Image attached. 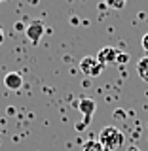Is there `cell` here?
I'll return each instance as SVG.
<instances>
[{"instance_id": "cell-14", "label": "cell", "mask_w": 148, "mask_h": 151, "mask_svg": "<svg viewBox=\"0 0 148 151\" xmlns=\"http://www.w3.org/2000/svg\"><path fill=\"white\" fill-rule=\"evenodd\" d=\"M127 151H141V149H139V147H137V145H131V147H129V149H127Z\"/></svg>"}, {"instance_id": "cell-7", "label": "cell", "mask_w": 148, "mask_h": 151, "mask_svg": "<svg viewBox=\"0 0 148 151\" xmlns=\"http://www.w3.org/2000/svg\"><path fill=\"white\" fill-rule=\"evenodd\" d=\"M82 151H106V149L101 145V142H99V140H87L84 144Z\"/></svg>"}, {"instance_id": "cell-5", "label": "cell", "mask_w": 148, "mask_h": 151, "mask_svg": "<svg viewBox=\"0 0 148 151\" xmlns=\"http://www.w3.org/2000/svg\"><path fill=\"white\" fill-rule=\"evenodd\" d=\"M118 55H120V49H116V47H104V49H101L97 53V60L106 66L110 63H116Z\"/></svg>"}, {"instance_id": "cell-8", "label": "cell", "mask_w": 148, "mask_h": 151, "mask_svg": "<svg viewBox=\"0 0 148 151\" xmlns=\"http://www.w3.org/2000/svg\"><path fill=\"white\" fill-rule=\"evenodd\" d=\"M137 72H139V76H142V74L148 72V57L139 59V63H137Z\"/></svg>"}, {"instance_id": "cell-4", "label": "cell", "mask_w": 148, "mask_h": 151, "mask_svg": "<svg viewBox=\"0 0 148 151\" xmlns=\"http://www.w3.org/2000/svg\"><path fill=\"white\" fill-rule=\"evenodd\" d=\"M44 30H46V28H44V23H42V21H32L31 25L25 28V34H27L28 40L36 45L38 42H40V38L44 36Z\"/></svg>"}, {"instance_id": "cell-2", "label": "cell", "mask_w": 148, "mask_h": 151, "mask_svg": "<svg viewBox=\"0 0 148 151\" xmlns=\"http://www.w3.org/2000/svg\"><path fill=\"white\" fill-rule=\"evenodd\" d=\"M80 70H82L84 76H89V78H97L99 74L104 70V64L99 63L97 57H84L80 60Z\"/></svg>"}, {"instance_id": "cell-15", "label": "cell", "mask_w": 148, "mask_h": 151, "mask_svg": "<svg viewBox=\"0 0 148 151\" xmlns=\"http://www.w3.org/2000/svg\"><path fill=\"white\" fill-rule=\"evenodd\" d=\"M0 2H4V0H0Z\"/></svg>"}, {"instance_id": "cell-3", "label": "cell", "mask_w": 148, "mask_h": 151, "mask_svg": "<svg viewBox=\"0 0 148 151\" xmlns=\"http://www.w3.org/2000/svg\"><path fill=\"white\" fill-rule=\"evenodd\" d=\"M78 110L82 111L84 119H82V123H80V125L76 127V129H78V130H82L85 125H89V123H91V117H93L95 110H97V104H95L93 98H82V100L78 102Z\"/></svg>"}, {"instance_id": "cell-1", "label": "cell", "mask_w": 148, "mask_h": 151, "mask_svg": "<svg viewBox=\"0 0 148 151\" xmlns=\"http://www.w3.org/2000/svg\"><path fill=\"white\" fill-rule=\"evenodd\" d=\"M99 142L101 145L106 151H112V149H118L123 145V132L116 127H104V129L99 132Z\"/></svg>"}, {"instance_id": "cell-11", "label": "cell", "mask_w": 148, "mask_h": 151, "mask_svg": "<svg viewBox=\"0 0 148 151\" xmlns=\"http://www.w3.org/2000/svg\"><path fill=\"white\" fill-rule=\"evenodd\" d=\"M141 45H142V49H144V53H146V57H148V32L144 36H142V42H141Z\"/></svg>"}, {"instance_id": "cell-6", "label": "cell", "mask_w": 148, "mask_h": 151, "mask_svg": "<svg viewBox=\"0 0 148 151\" xmlns=\"http://www.w3.org/2000/svg\"><path fill=\"white\" fill-rule=\"evenodd\" d=\"M4 85L9 91H19L23 87V76L19 72H8L4 76Z\"/></svg>"}, {"instance_id": "cell-9", "label": "cell", "mask_w": 148, "mask_h": 151, "mask_svg": "<svg viewBox=\"0 0 148 151\" xmlns=\"http://www.w3.org/2000/svg\"><path fill=\"white\" fill-rule=\"evenodd\" d=\"M125 2L127 0H104V4H106L108 8H112V9H122L125 6Z\"/></svg>"}, {"instance_id": "cell-10", "label": "cell", "mask_w": 148, "mask_h": 151, "mask_svg": "<svg viewBox=\"0 0 148 151\" xmlns=\"http://www.w3.org/2000/svg\"><path fill=\"white\" fill-rule=\"evenodd\" d=\"M127 60H129V55H127V53H123V51H120V55H118L116 63H120V64H123V63H127Z\"/></svg>"}, {"instance_id": "cell-13", "label": "cell", "mask_w": 148, "mask_h": 151, "mask_svg": "<svg viewBox=\"0 0 148 151\" xmlns=\"http://www.w3.org/2000/svg\"><path fill=\"white\" fill-rule=\"evenodd\" d=\"M2 42H4V30L0 28V45H2Z\"/></svg>"}, {"instance_id": "cell-12", "label": "cell", "mask_w": 148, "mask_h": 151, "mask_svg": "<svg viewBox=\"0 0 148 151\" xmlns=\"http://www.w3.org/2000/svg\"><path fill=\"white\" fill-rule=\"evenodd\" d=\"M141 79H142V81H146V83H148V72H146V74H142V76H141Z\"/></svg>"}]
</instances>
